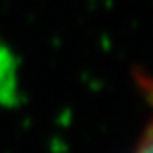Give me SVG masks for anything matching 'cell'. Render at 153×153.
Returning <instances> with one entry per match:
<instances>
[{
    "label": "cell",
    "mask_w": 153,
    "mask_h": 153,
    "mask_svg": "<svg viewBox=\"0 0 153 153\" xmlns=\"http://www.w3.org/2000/svg\"><path fill=\"white\" fill-rule=\"evenodd\" d=\"M133 153H151V133L149 129L144 133V138H142V144L133 151Z\"/></svg>",
    "instance_id": "obj_1"
}]
</instances>
